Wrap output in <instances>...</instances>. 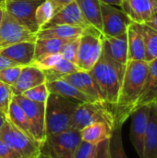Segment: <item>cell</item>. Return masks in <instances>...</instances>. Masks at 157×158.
I'll list each match as a JSON object with an SVG mask.
<instances>
[{
  "label": "cell",
  "instance_id": "obj_33",
  "mask_svg": "<svg viewBox=\"0 0 157 158\" xmlns=\"http://www.w3.org/2000/svg\"><path fill=\"white\" fill-rule=\"evenodd\" d=\"M61 59H62V57L59 53L58 54L43 55V56H40L34 58L33 62L31 63V66H34L42 70H46V69H52Z\"/></svg>",
  "mask_w": 157,
  "mask_h": 158
},
{
  "label": "cell",
  "instance_id": "obj_9",
  "mask_svg": "<svg viewBox=\"0 0 157 158\" xmlns=\"http://www.w3.org/2000/svg\"><path fill=\"white\" fill-rule=\"evenodd\" d=\"M44 1L45 0H6L4 9L21 25L37 34L40 28L35 20V12L37 7Z\"/></svg>",
  "mask_w": 157,
  "mask_h": 158
},
{
  "label": "cell",
  "instance_id": "obj_2",
  "mask_svg": "<svg viewBox=\"0 0 157 158\" xmlns=\"http://www.w3.org/2000/svg\"><path fill=\"white\" fill-rule=\"evenodd\" d=\"M126 66H121L109 57L105 52L89 71L95 81L104 102L112 108L113 112L118 104L121 83Z\"/></svg>",
  "mask_w": 157,
  "mask_h": 158
},
{
  "label": "cell",
  "instance_id": "obj_16",
  "mask_svg": "<svg viewBox=\"0 0 157 158\" xmlns=\"http://www.w3.org/2000/svg\"><path fill=\"white\" fill-rule=\"evenodd\" d=\"M103 52H105L115 62L121 66H126L128 58V37L127 32L117 36H104L102 38Z\"/></svg>",
  "mask_w": 157,
  "mask_h": 158
},
{
  "label": "cell",
  "instance_id": "obj_23",
  "mask_svg": "<svg viewBox=\"0 0 157 158\" xmlns=\"http://www.w3.org/2000/svg\"><path fill=\"white\" fill-rule=\"evenodd\" d=\"M91 28V27H90ZM84 28L70 26V25H56L47 29L40 30L37 32V38L45 39V38H56V39H65V40H74L81 36L85 31Z\"/></svg>",
  "mask_w": 157,
  "mask_h": 158
},
{
  "label": "cell",
  "instance_id": "obj_40",
  "mask_svg": "<svg viewBox=\"0 0 157 158\" xmlns=\"http://www.w3.org/2000/svg\"><path fill=\"white\" fill-rule=\"evenodd\" d=\"M49 1H50V3L53 6L54 11H55V14H56L58 11H60L62 8L67 6L68 5L75 2L76 0H49Z\"/></svg>",
  "mask_w": 157,
  "mask_h": 158
},
{
  "label": "cell",
  "instance_id": "obj_25",
  "mask_svg": "<svg viewBox=\"0 0 157 158\" xmlns=\"http://www.w3.org/2000/svg\"><path fill=\"white\" fill-rule=\"evenodd\" d=\"M113 127L105 122H96L91 124L81 131V140L93 145L110 138Z\"/></svg>",
  "mask_w": 157,
  "mask_h": 158
},
{
  "label": "cell",
  "instance_id": "obj_39",
  "mask_svg": "<svg viewBox=\"0 0 157 158\" xmlns=\"http://www.w3.org/2000/svg\"><path fill=\"white\" fill-rule=\"evenodd\" d=\"M0 158H21L0 139Z\"/></svg>",
  "mask_w": 157,
  "mask_h": 158
},
{
  "label": "cell",
  "instance_id": "obj_50",
  "mask_svg": "<svg viewBox=\"0 0 157 158\" xmlns=\"http://www.w3.org/2000/svg\"><path fill=\"white\" fill-rule=\"evenodd\" d=\"M155 158H157V156H156V157H155Z\"/></svg>",
  "mask_w": 157,
  "mask_h": 158
},
{
  "label": "cell",
  "instance_id": "obj_38",
  "mask_svg": "<svg viewBox=\"0 0 157 158\" xmlns=\"http://www.w3.org/2000/svg\"><path fill=\"white\" fill-rule=\"evenodd\" d=\"M92 158H109V139L105 140L96 145Z\"/></svg>",
  "mask_w": 157,
  "mask_h": 158
},
{
  "label": "cell",
  "instance_id": "obj_11",
  "mask_svg": "<svg viewBox=\"0 0 157 158\" xmlns=\"http://www.w3.org/2000/svg\"><path fill=\"white\" fill-rule=\"evenodd\" d=\"M101 14L104 36L117 37L127 32L131 20L117 6L101 2Z\"/></svg>",
  "mask_w": 157,
  "mask_h": 158
},
{
  "label": "cell",
  "instance_id": "obj_4",
  "mask_svg": "<svg viewBox=\"0 0 157 158\" xmlns=\"http://www.w3.org/2000/svg\"><path fill=\"white\" fill-rule=\"evenodd\" d=\"M96 122H105L114 128L116 118L112 108L104 103H81L73 115L69 129L81 131Z\"/></svg>",
  "mask_w": 157,
  "mask_h": 158
},
{
  "label": "cell",
  "instance_id": "obj_6",
  "mask_svg": "<svg viewBox=\"0 0 157 158\" xmlns=\"http://www.w3.org/2000/svg\"><path fill=\"white\" fill-rule=\"evenodd\" d=\"M81 142V131L68 129L63 132L46 137L41 152L52 158H73Z\"/></svg>",
  "mask_w": 157,
  "mask_h": 158
},
{
  "label": "cell",
  "instance_id": "obj_24",
  "mask_svg": "<svg viewBox=\"0 0 157 158\" xmlns=\"http://www.w3.org/2000/svg\"><path fill=\"white\" fill-rule=\"evenodd\" d=\"M76 3L78 4L88 24L102 33L103 24L101 14V2L99 0H76Z\"/></svg>",
  "mask_w": 157,
  "mask_h": 158
},
{
  "label": "cell",
  "instance_id": "obj_19",
  "mask_svg": "<svg viewBox=\"0 0 157 158\" xmlns=\"http://www.w3.org/2000/svg\"><path fill=\"white\" fill-rule=\"evenodd\" d=\"M129 60L145 61V45L141 26L131 22L127 30Z\"/></svg>",
  "mask_w": 157,
  "mask_h": 158
},
{
  "label": "cell",
  "instance_id": "obj_18",
  "mask_svg": "<svg viewBox=\"0 0 157 158\" xmlns=\"http://www.w3.org/2000/svg\"><path fill=\"white\" fill-rule=\"evenodd\" d=\"M0 54L8 57L19 66H29L34 60L35 42H21L0 50Z\"/></svg>",
  "mask_w": 157,
  "mask_h": 158
},
{
  "label": "cell",
  "instance_id": "obj_12",
  "mask_svg": "<svg viewBox=\"0 0 157 158\" xmlns=\"http://www.w3.org/2000/svg\"><path fill=\"white\" fill-rule=\"evenodd\" d=\"M152 105H144L137 107L130 115L131 126L130 138L131 143L140 158L143 156V144L146 128L148 124V118L150 115Z\"/></svg>",
  "mask_w": 157,
  "mask_h": 158
},
{
  "label": "cell",
  "instance_id": "obj_44",
  "mask_svg": "<svg viewBox=\"0 0 157 158\" xmlns=\"http://www.w3.org/2000/svg\"><path fill=\"white\" fill-rule=\"evenodd\" d=\"M6 119H7L6 115L5 113H3L2 111H0V130L3 127V125L5 124V122L6 121Z\"/></svg>",
  "mask_w": 157,
  "mask_h": 158
},
{
  "label": "cell",
  "instance_id": "obj_41",
  "mask_svg": "<svg viewBox=\"0 0 157 158\" xmlns=\"http://www.w3.org/2000/svg\"><path fill=\"white\" fill-rule=\"evenodd\" d=\"M19 66L17 63L13 62L11 59H9L8 57L3 56L0 54V71L1 70H4L6 69H8V68H12V67H17Z\"/></svg>",
  "mask_w": 157,
  "mask_h": 158
},
{
  "label": "cell",
  "instance_id": "obj_29",
  "mask_svg": "<svg viewBox=\"0 0 157 158\" xmlns=\"http://www.w3.org/2000/svg\"><path fill=\"white\" fill-rule=\"evenodd\" d=\"M43 73L45 75L46 82H49V81H54L62 79L67 75H69V74L75 73L77 71H80V69L76 66V64L71 63V62L62 58L52 69L43 70Z\"/></svg>",
  "mask_w": 157,
  "mask_h": 158
},
{
  "label": "cell",
  "instance_id": "obj_10",
  "mask_svg": "<svg viewBox=\"0 0 157 158\" xmlns=\"http://www.w3.org/2000/svg\"><path fill=\"white\" fill-rule=\"evenodd\" d=\"M37 34L21 25L4 9L0 26V50L21 42H35Z\"/></svg>",
  "mask_w": 157,
  "mask_h": 158
},
{
  "label": "cell",
  "instance_id": "obj_27",
  "mask_svg": "<svg viewBox=\"0 0 157 158\" xmlns=\"http://www.w3.org/2000/svg\"><path fill=\"white\" fill-rule=\"evenodd\" d=\"M70 41L72 40L56 39V38H45V39L37 38L35 41L34 58L47 54H58L62 46Z\"/></svg>",
  "mask_w": 157,
  "mask_h": 158
},
{
  "label": "cell",
  "instance_id": "obj_35",
  "mask_svg": "<svg viewBox=\"0 0 157 158\" xmlns=\"http://www.w3.org/2000/svg\"><path fill=\"white\" fill-rule=\"evenodd\" d=\"M13 93L10 86L0 81V111L7 114L9 105L13 99Z\"/></svg>",
  "mask_w": 157,
  "mask_h": 158
},
{
  "label": "cell",
  "instance_id": "obj_45",
  "mask_svg": "<svg viewBox=\"0 0 157 158\" xmlns=\"http://www.w3.org/2000/svg\"><path fill=\"white\" fill-rule=\"evenodd\" d=\"M34 158H52V157H51V156H49L48 155H46V154H44V153L41 152L37 156H35Z\"/></svg>",
  "mask_w": 157,
  "mask_h": 158
},
{
  "label": "cell",
  "instance_id": "obj_26",
  "mask_svg": "<svg viewBox=\"0 0 157 158\" xmlns=\"http://www.w3.org/2000/svg\"><path fill=\"white\" fill-rule=\"evenodd\" d=\"M6 118H7V120L10 123H12L16 128H18L19 131L24 132L30 138L33 139L29 120H28L24 111L22 110V108L19 106V105L14 99H12V101L9 105Z\"/></svg>",
  "mask_w": 157,
  "mask_h": 158
},
{
  "label": "cell",
  "instance_id": "obj_5",
  "mask_svg": "<svg viewBox=\"0 0 157 158\" xmlns=\"http://www.w3.org/2000/svg\"><path fill=\"white\" fill-rule=\"evenodd\" d=\"M103 34L93 27L88 28L79 39L76 65L81 71L89 72L99 60L102 51Z\"/></svg>",
  "mask_w": 157,
  "mask_h": 158
},
{
  "label": "cell",
  "instance_id": "obj_21",
  "mask_svg": "<svg viewBox=\"0 0 157 158\" xmlns=\"http://www.w3.org/2000/svg\"><path fill=\"white\" fill-rule=\"evenodd\" d=\"M157 102V58L149 62L148 71L137 107ZM136 107V108H137Z\"/></svg>",
  "mask_w": 157,
  "mask_h": 158
},
{
  "label": "cell",
  "instance_id": "obj_1",
  "mask_svg": "<svg viewBox=\"0 0 157 158\" xmlns=\"http://www.w3.org/2000/svg\"><path fill=\"white\" fill-rule=\"evenodd\" d=\"M149 63L146 61L129 60L121 83L118 104L114 110L116 123L124 124L136 109L142 94Z\"/></svg>",
  "mask_w": 157,
  "mask_h": 158
},
{
  "label": "cell",
  "instance_id": "obj_15",
  "mask_svg": "<svg viewBox=\"0 0 157 158\" xmlns=\"http://www.w3.org/2000/svg\"><path fill=\"white\" fill-rule=\"evenodd\" d=\"M46 79L43 71L34 66H23L19 76L13 86H10L14 95H20L23 92L45 83Z\"/></svg>",
  "mask_w": 157,
  "mask_h": 158
},
{
  "label": "cell",
  "instance_id": "obj_31",
  "mask_svg": "<svg viewBox=\"0 0 157 158\" xmlns=\"http://www.w3.org/2000/svg\"><path fill=\"white\" fill-rule=\"evenodd\" d=\"M54 7L49 0H45L37 7L35 12V20L40 30L43 26L49 22V20L54 17Z\"/></svg>",
  "mask_w": 157,
  "mask_h": 158
},
{
  "label": "cell",
  "instance_id": "obj_7",
  "mask_svg": "<svg viewBox=\"0 0 157 158\" xmlns=\"http://www.w3.org/2000/svg\"><path fill=\"white\" fill-rule=\"evenodd\" d=\"M0 139L21 158H34L41 153L40 144L7 119L0 130Z\"/></svg>",
  "mask_w": 157,
  "mask_h": 158
},
{
  "label": "cell",
  "instance_id": "obj_17",
  "mask_svg": "<svg viewBox=\"0 0 157 158\" xmlns=\"http://www.w3.org/2000/svg\"><path fill=\"white\" fill-rule=\"evenodd\" d=\"M62 79L69 82L79 91L82 92L83 94L91 97L94 102L105 104L103 100V97L95 81H93L89 72L80 70L75 73L67 75Z\"/></svg>",
  "mask_w": 157,
  "mask_h": 158
},
{
  "label": "cell",
  "instance_id": "obj_14",
  "mask_svg": "<svg viewBox=\"0 0 157 158\" xmlns=\"http://www.w3.org/2000/svg\"><path fill=\"white\" fill-rule=\"evenodd\" d=\"M56 25H70V26L81 27L84 29H88L92 27L85 20L76 1L68 5L60 11L56 13L54 17L49 20V22H47L44 26H43L41 30L47 29Z\"/></svg>",
  "mask_w": 157,
  "mask_h": 158
},
{
  "label": "cell",
  "instance_id": "obj_51",
  "mask_svg": "<svg viewBox=\"0 0 157 158\" xmlns=\"http://www.w3.org/2000/svg\"><path fill=\"white\" fill-rule=\"evenodd\" d=\"M156 103H157V102H156Z\"/></svg>",
  "mask_w": 157,
  "mask_h": 158
},
{
  "label": "cell",
  "instance_id": "obj_36",
  "mask_svg": "<svg viewBox=\"0 0 157 158\" xmlns=\"http://www.w3.org/2000/svg\"><path fill=\"white\" fill-rule=\"evenodd\" d=\"M22 66H17V67H12L6 69L4 70L0 71V81L3 83L8 85V86H13L20 73Z\"/></svg>",
  "mask_w": 157,
  "mask_h": 158
},
{
  "label": "cell",
  "instance_id": "obj_22",
  "mask_svg": "<svg viewBox=\"0 0 157 158\" xmlns=\"http://www.w3.org/2000/svg\"><path fill=\"white\" fill-rule=\"evenodd\" d=\"M157 156V107L155 104H152L148 124L146 128L143 156V158H155Z\"/></svg>",
  "mask_w": 157,
  "mask_h": 158
},
{
  "label": "cell",
  "instance_id": "obj_46",
  "mask_svg": "<svg viewBox=\"0 0 157 158\" xmlns=\"http://www.w3.org/2000/svg\"><path fill=\"white\" fill-rule=\"evenodd\" d=\"M3 15H4V8H2V9L0 10V26H1L2 19H3Z\"/></svg>",
  "mask_w": 157,
  "mask_h": 158
},
{
  "label": "cell",
  "instance_id": "obj_42",
  "mask_svg": "<svg viewBox=\"0 0 157 158\" xmlns=\"http://www.w3.org/2000/svg\"><path fill=\"white\" fill-rule=\"evenodd\" d=\"M145 24H147L148 26L152 27L153 29H155V31H157V10L153 14V16L151 17L149 21L147 23H145Z\"/></svg>",
  "mask_w": 157,
  "mask_h": 158
},
{
  "label": "cell",
  "instance_id": "obj_49",
  "mask_svg": "<svg viewBox=\"0 0 157 158\" xmlns=\"http://www.w3.org/2000/svg\"><path fill=\"white\" fill-rule=\"evenodd\" d=\"M155 105H156V107H157V103H155Z\"/></svg>",
  "mask_w": 157,
  "mask_h": 158
},
{
  "label": "cell",
  "instance_id": "obj_32",
  "mask_svg": "<svg viewBox=\"0 0 157 158\" xmlns=\"http://www.w3.org/2000/svg\"><path fill=\"white\" fill-rule=\"evenodd\" d=\"M49 94L50 93L47 89L46 83H43V84H40L38 86H35L33 88H31L23 92L20 95L33 102L45 103L49 96Z\"/></svg>",
  "mask_w": 157,
  "mask_h": 158
},
{
  "label": "cell",
  "instance_id": "obj_48",
  "mask_svg": "<svg viewBox=\"0 0 157 158\" xmlns=\"http://www.w3.org/2000/svg\"><path fill=\"white\" fill-rule=\"evenodd\" d=\"M6 0H0V4H4Z\"/></svg>",
  "mask_w": 157,
  "mask_h": 158
},
{
  "label": "cell",
  "instance_id": "obj_37",
  "mask_svg": "<svg viewBox=\"0 0 157 158\" xmlns=\"http://www.w3.org/2000/svg\"><path fill=\"white\" fill-rule=\"evenodd\" d=\"M96 145L91 144L81 140L78 148L75 151L73 158H92L94 154Z\"/></svg>",
  "mask_w": 157,
  "mask_h": 158
},
{
  "label": "cell",
  "instance_id": "obj_47",
  "mask_svg": "<svg viewBox=\"0 0 157 158\" xmlns=\"http://www.w3.org/2000/svg\"><path fill=\"white\" fill-rule=\"evenodd\" d=\"M2 8H4V4H0V10H1Z\"/></svg>",
  "mask_w": 157,
  "mask_h": 158
},
{
  "label": "cell",
  "instance_id": "obj_13",
  "mask_svg": "<svg viewBox=\"0 0 157 158\" xmlns=\"http://www.w3.org/2000/svg\"><path fill=\"white\" fill-rule=\"evenodd\" d=\"M119 7L131 22L145 24L157 10V0H121Z\"/></svg>",
  "mask_w": 157,
  "mask_h": 158
},
{
  "label": "cell",
  "instance_id": "obj_34",
  "mask_svg": "<svg viewBox=\"0 0 157 158\" xmlns=\"http://www.w3.org/2000/svg\"><path fill=\"white\" fill-rule=\"evenodd\" d=\"M79 39L72 40L67 44H65L60 49V56L63 59H66L71 63L76 64L77 56H78V47H79ZM77 66V65H76Z\"/></svg>",
  "mask_w": 157,
  "mask_h": 158
},
{
  "label": "cell",
  "instance_id": "obj_3",
  "mask_svg": "<svg viewBox=\"0 0 157 158\" xmlns=\"http://www.w3.org/2000/svg\"><path fill=\"white\" fill-rule=\"evenodd\" d=\"M80 104L61 95L49 94L45 102L46 137L68 130L73 115Z\"/></svg>",
  "mask_w": 157,
  "mask_h": 158
},
{
  "label": "cell",
  "instance_id": "obj_30",
  "mask_svg": "<svg viewBox=\"0 0 157 158\" xmlns=\"http://www.w3.org/2000/svg\"><path fill=\"white\" fill-rule=\"evenodd\" d=\"M122 123H116L109 138V158H128L122 142Z\"/></svg>",
  "mask_w": 157,
  "mask_h": 158
},
{
  "label": "cell",
  "instance_id": "obj_28",
  "mask_svg": "<svg viewBox=\"0 0 157 158\" xmlns=\"http://www.w3.org/2000/svg\"><path fill=\"white\" fill-rule=\"evenodd\" d=\"M145 45V61L151 62L157 58V31L147 24H140Z\"/></svg>",
  "mask_w": 157,
  "mask_h": 158
},
{
  "label": "cell",
  "instance_id": "obj_43",
  "mask_svg": "<svg viewBox=\"0 0 157 158\" xmlns=\"http://www.w3.org/2000/svg\"><path fill=\"white\" fill-rule=\"evenodd\" d=\"M102 3H105V4H109V5H113V6H120L121 5V0H99Z\"/></svg>",
  "mask_w": 157,
  "mask_h": 158
},
{
  "label": "cell",
  "instance_id": "obj_8",
  "mask_svg": "<svg viewBox=\"0 0 157 158\" xmlns=\"http://www.w3.org/2000/svg\"><path fill=\"white\" fill-rule=\"evenodd\" d=\"M13 99L24 111L31 125L33 139L40 144L41 149L46 139L45 131V103L31 101L22 95H14Z\"/></svg>",
  "mask_w": 157,
  "mask_h": 158
},
{
  "label": "cell",
  "instance_id": "obj_20",
  "mask_svg": "<svg viewBox=\"0 0 157 158\" xmlns=\"http://www.w3.org/2000/svg\"><path fill=\"white\" fill-rule=\"evenodd\" d=\"M50 94L61 95L65 98L73 100L78 103H96L91 97L79 91L73 85L63 79H59L54 81L45 82Z\"/></svg>",
  "mask_w": 157,
  "mask_h": 158
}]
</instances>
